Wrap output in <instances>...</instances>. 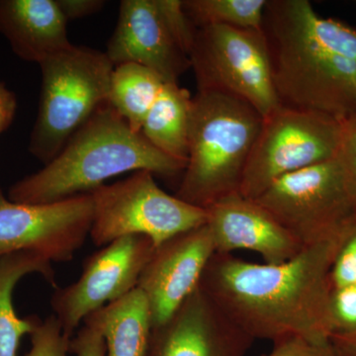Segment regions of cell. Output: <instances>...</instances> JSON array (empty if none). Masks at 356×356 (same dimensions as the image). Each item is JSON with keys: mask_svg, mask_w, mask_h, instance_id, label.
I'll return each mask as SVG.
<instances>
[{"mask_svg": "<svg viewBox=\"0 0 356 356\" xmlns=\"http://www.w3.org/2000/svg\"><path fill=\"white\" fill-rule=\"evenodd\" d=\"M343 242L304 248L280 264L215 254L199 286L254 341L300 337L330 343L331 269Z\"/></svg>", "mask_w": 356, "mask_h": 356, "instance_id": "obj_1", "label": "cell"}, {"mask_svg": "<svg viewBox=\"0 0 356 356\" xmlns=\"http://www.w3.org/2000/svg\"><path fill=\"white\" fill-rule=\"evenodd\" d=\"M281 106L356 116V28L318 15L308 0H267L262 21Z\"/></svg>", "mask_w": 356, "mask_h": 356, "instance_id": "obj_2", "label": "cell"}, {"mask_svg": "<svg viewBox=\"0 0 356 356\" xmlns=\"http://www.w3.org/2000/svg\"><path fill=\"white\" fill-rule=\"evenodd\" d=\"M186 163L161 153L142 133L134 132L107 102L53 161L11 185L6 196L13 202L51 203L90 193L124 172L147 170L170 177L184 173Z\"/></svg>", "mask_w": 356, "mask_h": 356, "instance_id": "obj_3", "label": "cell"}, {"mask_svg": "<svg viewBox=\"0 0 356 356\" xmlns=\"http://www.w3.org/2000/svg\"><path fill=\"white\" fill-rule=\"evenodd\" d=\"M264 118L235 96L201 89L192 97L188 159L175 196L207 210L240 193Z\"/></svg>", "mask_w": 356, "mask_h": 356, "instance_id": "obj_4", "label": "cell"}, {"mask_svg": "<svg viewBox=\"0 0 356 356\" xmlns=\"http://www.w3.org/2000/svg\"><path fill=\"white\" fill-rule=\"evenodd\" d=\"M40 67L41 97L28 149L47 165L91 115L108 102L114 65L105 51L72 44L47 58Z\"/></svg>", "mask_w": 356, "mask_h": 356, "instance_id": "obj_5", "label": "cell"}, {"mask_svg": "<svg viewBox=\"0 0 356 356\" xmlns=\"http://www.w3.org/2000/svg\"><path fill=\"white\" fill-rule=\"evenodd\" d=\"M93 218L90 236L97 247L123 236H147L159 247L173 236L207 224L208 211L163 191L153 172H135L113 184L90 192Z\"/></svg>", "mask_w": 356, "mask_h": 356, "instance_id": "obj_6", "label": "cell"}, {"mask_svg": "<svg viewBox=\"0 0 356 356\" xmlns=\"http://www.w3.org/2000/svg\"><path fill=\"white\" fill-rule=\"evenodd\" d=\"M254 200L303 248L341 242L356 222L337 158L280 178Z\"/></svg>", "mask_w": 356, "mask_h": 356, "instance_id": "obj_7", "label": "cell"}, {"mask_svg": "<svg viewBox=\"0 0 356 356\" xmlns=\"http://www.w3.org/2000/svg\"><path fill=\"white\" fill-rule=\"evenodd\" d=\"M343 122L280 105L264 118L243 172L241 195L254 200L280 178L336 159Z\"/></svg>", "mask_w": 356, "mask_h": 356, "instance_id": "obj_8", "label": "cell"}, {"mask_svg": "<svg viewBox=\"0 0 356 356\" xmlns=\"http://www.w3.org/2000/svg\"><path fill=\"white\" fill-rule=\"evenodd\" d=\"M189 58L197 90L209 89L240 98L262 118L280 106L262 29L198 28Z\"/></svg>", "mask_w": 356, "mask_h": 356, "instance_id": "obj_9", "label": "cell"}, {"mask_svg": "<svg viewBox=\"0 0 356 356\" xmlns=\"http://www.w3.org/2000/svg\"><path fill=\"white\" fill-rule=\"evenodd\" d=\"M90 193L56 202H13L0 189V257L32 252L50 262L74 259L90 233Z\"/></svg>", "mask_w": 356, "mask_h": 356, "instance_id": "obj_10", "label": "cell"}, {"mask_svg": "<svg viewBox=\"0 0 356 356\" xmlns=\"http://www.w3.org/2000/svg\"><path fill=\"white\" fill-rule=\"evenodd\" d=\"M147 236H123L88 257L81 277L51 296L54 316L65 336L72 334L95 312L137 288L140 274L154 254Z\"/></svg>", "mask_w": 356, "mask_h": 356, "instance_id": "obj_11", "label": "cell"}, {"mask_svg": "<svg viewBox=\"0 0 356 356\" xmlns=\"http://www.w3.org/2000/svg\"><path fill=\"white\" fill-rule=\"evenodd\" d=\"M215 254L207 224L154 248L137 285L147 300L152 329L165 323L197 289Z\"/></svg>", "mask_w": 356, "mask_h": 356, "instance_id": "obj_12", "label": "cell"}, {"mask_svg": "<svg viewBox=\"0 0 356 356\" xmlns=\"http://www.w3.org/2000/svg\"><path fill=\"white\" fill-rule=\"evenodd\" d=\"M254 343L199 286L152 329L147 356H247Z\"/></svg>", "mask_w": 356, "mask_h": 356, "instance_id": "obj_13", "label": "cell"}, {"mask_svg": "<svg viewBox=\"0 0 356 356\" xmlns=\"http://www.w3.org/2000/svg\"><path fill=\"white\" fill-rule=\"evenodd\" d=\"M112 64L133 63L154 70L165 83L178 79L191 63L166 25L156 0H123L105 51Z\"/></svg>", "mask_w": 356, "mask_h": 356, "instance_id": "obj_14", "label": "cell"}, {"mask_svg": "<svg viewBox=\"0 0 356 356\" xmlns=\"http://www.w3.org/2000/svg\"><path fill=\"white\" fill-rule=\"evenodd\" d=\"M207 211L216 254L250 250L261 255L264 264H280L304 248L270 213L240 193L222 199Z\"/></svg>", "mask_w": 356, "mask_h": 356, "instance_id": "obj_15", "label": "cell"}, {"mask_svg": "<svg viewBox=\"0 0 356 356\" xmlns=\"http://www.w3.org/2000/svg\"><path fill=\"white\" fill-rule=\"evenodd\" d=\"M56 0H0V34L26 62L42 64L72 46Z\"/></svg>", "mask_w": 356, "mask_h": 356, "instance_id": "obj_16", "label": "cell"}, {"mask_svg": "<svg viewBox=\"0 0 356 356\" xmlns=\"http://www.w3.org/2000/svg\"><path fill=\"white\" fill-rule=\"evenodd\" d=\"M38 273L56 287L51 262L32 252H16L0 257V356H18L20 341L31 336L41 320L18 317L13 306V291L17 283L29 274Z\"/></svg>", "mask_w": 356, "mask_h": 356, "instance_id": "obj_17", "label": "cell"}, {"mask_svg": "<svg viewBox=\"0 0 356 356\" xmlns=\"http://www.w3.org/2000/svg\"><path fill=\"white\" fill-rule=\"evenodd\" d=\"M106 346V356H147L152 334L151 317L139 288L89 315Z\"/></svg>", "mask_w": 356, "mask_h": 356, "instance_id": "obj_18", "label": "cell"}, {"mask_svg": "<svg viewBox=\"0 0 356 356\" xmlns=\"http://www.w3.org/2000/svg\"><path fill=\"white\" fill-rule=\"evenodd\" d=\"M192 97L178 83H165L140 133L154 147L187 165Z\"/></svg>", "mask_w": 356, "mask_h": 356, "instance_id": "obj_19", "label": "cell"}, {"mask_svg": "<svg viewBox=\"0 0 356 356\" xmlns=\"http://www.w3.org/2000/svg\"><path fill=\"white\" fill-rule=\"evenodd\" d=\"M165 83L158 74L144 65L133 63L115 65L110 79L108 102L134 132L140 133Z\"/></svg>", "mask_w": 356, "mask_h": 356, "instance_id": "obj_20", "label": "cell"}, {"mask_svg": "<svg viewBox=\"0 0 356 356\" xmlns=\"http://www.w3.org/2000/svg\"><path fill=\"white\" fill-rule=\"evenodd\" d=\"M267 0H184V8L196 28L229 26L261 30Z\"/></svg>", "mask_w": 356, "mask_h": 356, "instance_id": "obj_21", "label": "cell"}, {"mask_svg": "<svg viewBox=\"0 0 356 356\" xmlns=\"http://www.w3.org/2000/svg\"><path fill=\"white\" fill-rule=\"evenodd\" d=\"M70 341L55 316L41 321L31 334V348L26 356H69Z\"/></svg>", "mask_w": 356, "mask_h": 356, "instance_id": "obj_22", "label": "cell"}, {"mask_svg": "<svg viewBox=\"0 0 356 356\" xmlns=\"http://www.w3.org/2000/svg\"><path fill=\"white\" fill-rule=\"evenodd\" d=\"M156 3L173 38L189 57L197 28L185 13L181 0H156Z\"/></svg>", "mask_w": 356, "mask_h": 356, "instance_id": "obj_23", "label": "cell"}, {"mask_svg": "<svg viewBox=\"0 0 356 356\" xmlns=\"http://www.w3.org/2000/svg\"><path fill=\"white\" fill-rule=\"evenodd\" d=\"M330 318L332 336L356 331V284L332 289Z\"/></svg>", "mask_w": 356, "mask_h": 356, "instance_id": "obj_24", "label": "cell"}, {"mask_svg": "<svg viewBox=\"0 0 356 356\" xmlns=\"http://www.w3.org/2000/svg\"><path fill=\"white\" fill-rule=\"evenodd\" d=\"M343 136L337 159L344 184L356 208V116L343 122Z\"/></svg>", "mask_w": 356, "mask_h": 356, "instance_id": "obj_25", "label": "cell"}, {"mask_svg": "<svg viewBox=\"0 0 356 356\" xmlns=\"http://www.w3.org/2000/svg\"><path fill=\"white\" fill-rule=\"evenodd\" d=\"M332 289L356 284V222L337 252L331 269Z\"/></svg>", "mask_w": 356, "mask_h": 356, "instance_id": "obj_26", "label": "cell"}, {"mask_svg": "<svg viewBox=\"0 0 356 356\" xmlns=\"http://www.w3.org/2000/svg\"><path fill=\"white\" fill-rule=\"evenodd\" d=\"M261 356H339L330 343H314L300 337L274 341L273 348Z\"/></svg>", "mask_w": 356, "mask_h": 356, "instance_id": "obj_27", "label": "cell"}, {"mask_svg": "<svg viewBox=\"0 0 356 356\" xmlns=\"http://www.w3.org/2000/svg\"><path fill=\"white\" fill-rule=\"evenodd\" d=\"M76 337L70 341V350L76 356H106V346L102 332L90 318L83 321Z\"/></svg>", "mask_w": 356, "mask_h": 356, "instance_id": "obj_28", "label": "cell"}, {"mask_svg": "<svg viewBox=\"0 0 356 356\" xmlns=\"http://www.w3.org/2000/svg\"><path fill=\"white\" fill-rule=\"evenodd\" d=\"M65 20L83 19L99 13L106 2L103 0H56Z\"/></svg>", "mask_w": 356, "mask_h": 356, "instance_id": "obj_29", "label": "cell"}, {"mask_svg": "<svg viewBox=\"0 0 356 356\" xmlns=\"http://www.w3.org/2000/svg\"><path fill=\"white\" fill-rule=\"evenodd\" d=\"M17 109V99L13 91L0 81V134L11 125Z\"/></svg>", "mask_w": 356, "mask_h": 356, "instance_id": "obj_30", "label": "cell"}, {"mask_svg": "<svg viewBox=\"0 0 356 356\" xmlns=\"http://www.w3.org/2000/svg\"><path fill=\"white\" fill-rule=\"evenodd\" d=\"M332 348L339 356H356V331L332 336Z\"/></svg>", "mask_w": 356, "mask_h": 356, "instance_id": "obj_31", "label": "cell"}]
</instances>
